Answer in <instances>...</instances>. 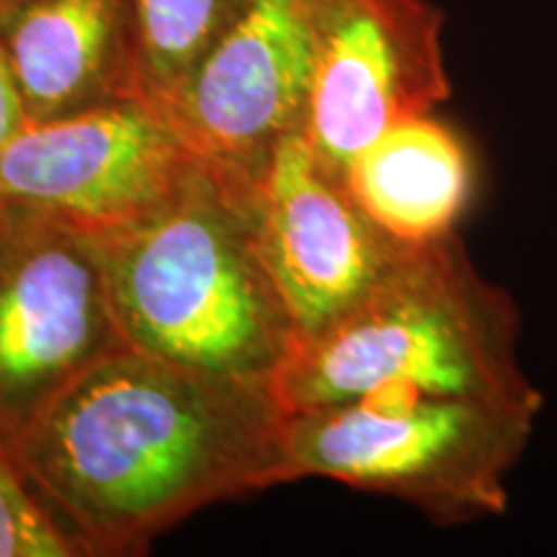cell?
I'll use <instances>...</instances> for the list:
<instances>
[{
    "label": "cell",
    "mask_w": 557,
    "mask_h": 557,
    "mask_svg": "<svg viewBox=\"0 0 557 557\" xmlns=\"http://www.w3.org/2000/svg\"><path fill=\"white\" fill-rule=\"evenodd\" d=\"M81 555H139L201 508L292 483L274 389L120 348L9 436Z\"/></svg>",
    "instance_id": "6da1fadb"
},
{
    "label": "cell",
    "mask_w": 557,
    "mask_h": 557,
    "mask_svg": "<svg viewBox=\"0 0 557 557\" xmlns=\"http://www.w3.org/2000/svg\"><path fill=\"white\" fill-rule=\"evenodd\" d=\"M250 197L199 163L163 207L99 240L129 348L274 385L299 336L263 259Z\"/></svg>",
    "instance_id": "7a4b0ae2"
},
{
    "label": "cell",
    "mask_w": 557,
    "mask_h": 557,
    "mask_svg": "<svg viewBox=\"0 0 557 557\" xmlns=\"http://www.w3.org/2000/svg\"><path fill=\"white\" fill-rule=\"evenodd\" d=\"M284 413L380 393L540 398L521 364L517 299L451 235L413 248L357 308L299 341L276 374Z\"/></svg>",
    "instance_id": "3957f363"
},
{
    "label": "cell",
    "mask_w": 557,
    "mask_h": 557,
    "mask_svg": "<svg viewBox=\"0 0 557 557\" xmlns=\"http://www.w3.org/2000/svg\"><path fill=\"white\" fill-rule=\"evenodd\" d=\"M545 398L380 393L287 413L289 480L325 478L421 511L436 527L500 517Z\"/></svg>",
    "instance_id": "277c9868"
},
{
    "label": "cell",
    "mask_w": 557,
    "mask_h": 557,
    "mask_svg": "<svg viewBox=\"0 0 557 557\" xmlns=\"http://www.w3.org/2000/svg\"><path fill=\"white\" fill-rule=\"evenodd\" d=\"M127 348L99 240L32 207L0 201V431Z\"/></svg>",
    "instance_id": "5b68a950"
},
{
    "label": "cell",
    "mask_w": 557,
    "mask_h": 557,
    "mask_svg": "<svg viewBox=\"0 0 557 557\" xmlns=\"http://www.w3.org/2000/svg\"><path fill=\"white\" fill-rule=\"evenodd\" d=\"M333 0H250L165 111L194 156L253 194L284 139L305 129Z\"/></svg>",
    "instance_id": "8992f818"
},
{
    "label": "cell",
    "mask_w": 557,
    "mask_h": 557,
    "mask_svg": "<svg viewBox=\"0 0 557 557\" xmlns=\"http://www.w3.org/2000/svg\"><path fill=\"white\" fill-rule=\"evenodd\" d=\"M199 163L163 114L116 101L26 122L0 148V201L101 240L163 207Z\"/></svg>",
    "instance_id": "52a82bcc"
},
{
    "label": "cell",
    "mask_w": 557,
    "mask_h": 557,
    "mask_svg": "<svg viewBox=\"0 0 557 557\" xmlns=\"http://www.w3.org/2000/svg\"><path fill=\"white\" fill-rule=\"evenodd\" d=\"M451 96L444 13L431 0H333L302 135L338 178L395 124Z\"/></svg>",
    "instance_id": "ba28073f"
},
{
    "label": "cell",
    "mask_w": 557,
    "mask_h": 557,
    "mask_svg": "<svg viewBox=\"0 0 557 557\" xmlns=\"http://www.w3.org/2000/svg\"><path fill=\"white\" fill-rule=\"evenodd\" d=\"M250 207L263 259L299 341L357 308L413 250L367 218L302 132L274 150Z\"/></svg>",
    "instance_id": "9c48e42d"
},
{
    "label": "cell",
    "mask_w": 557,
    "mask_h": 557,
    "mask_svg": "<svg viewBox=\"0 0 557 557\" xmlns=\"http://www.w3.org/2000/svg\"><path fill=\"white\" fill-rule=\"evenodd\" d=\"M0 41L29 122L137 99L135 0H18Z\"/></svg>",
    "instance_id": "30bf717a"
},
{
    "label": "cell",
    "mask_w": 557,
    "mask_h": 557,
    "mask_svg": "<svg viewBox=\"0 0 557 557\" xmlns=\"http://www.w3.org/2000/svg\"><path fill=\"white\" fill-rule=\"evenodd\" d=\"M346 189L400 246L423 248L457 235L478 186L475 152L436 114L389 127L351 160Z\"/></svg>",
    "instance_id": "8fae6325"
},
{
    "label": "cell",
    "mask_w": 557,
    "mask_h": 557,
    "mask_svg": "<svg viewBox=\"0 0 557 557\" xmlns=\"http://www.w3.org/2000/svg\"><path fill=\"white\" fill-rule=\"evenodd\" d=\"M250 0H135L137 99L165 116Z\"/></svg>",
    "instance_id": "7c38bea8"
},
{
    "label": "cell",
    "mask_w": 557,
    "mask_h": 557,
    "mask_svg": "<svg viewBox=\"0 0 557 557\" xmlns=\"http://www.w3.org/2000/svg\"><path fill=\"white\" fill-rule=\"evenodd\" d=\"M81 549L41 504L0 431V557H78Z\"/></svg>",
    "instance_id": "4fadbf2b"
},
{
    "label": "cell",
    "mask_w": 557,
    "mask_h": 557,
    "mask_svg": "<svg viewBox=\"0 0 557 557\" xmlns=\"http://www.w3.org/2000/svg\"><path fill=\"white\" fill-rule=\"evenodd\" d=\"M26 122H29V116H26L24 101H21L16 75H13L11 60L3 50V41H0V148H3Z\"/></svg>",
    "instance_id": "5bb4252c"
},
{
    "label": "cell",
    "mask_w": 557,
    "mask_h": 557,
    "mask_svg": "<svg viewBox=\"0 0 557 557\" xmlns=\"http://www.w3.org/2000/svg\"><path fill=\"white\" fill-rule=\"evenodd\" d=\"M16 3H18V0H0V18H3L5 13H9Z\"/></svg>",
    "instance_id": "9a60e30c"
}]
</instances>
